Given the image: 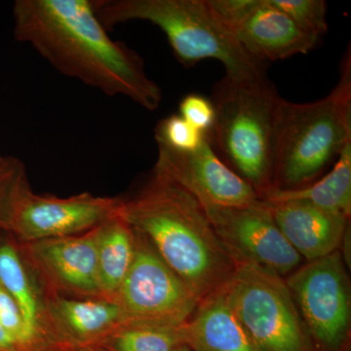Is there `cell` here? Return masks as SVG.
<instances>
[{"label": "cell", "instance_id": "5", "mask_svg": "<svg viewBox=\"0 0 351 351\" xmlns=\"http://www.w3.org/2000/svg\"><path fill=\"white\" fill-rule=\"evenodd\" d=\"M341 66L338 84L325 98L302 104L282 99L272 189L293 191L309 186L334 165L351 142L350 52Z\"/></svg>", "mask_w": 351, "mask_h": 351}, {"label": "cell", "instance_id": "13", "mask_svg": "<svg viewBox=\"0 0 351 351\" xmlns=\"http://www.w3.org/2000/svg\"><path fill=\"white\" fill-rule=\"evenodd\" d=\"M232 34L251 57L265 64L307 54L319 41L299 29L270 0H253Z\"/></svg>", "mask_w": 351, "mask_h": 351}, {"label": "cell", "instance_id": "7", "mask_svg": "<svg viewBox=\"0 0 351 351\" xmlns=\"http://www.w3.org/2000/svg\"><path fill=\"white\" fill-rule=\"evenodd\" d=\"M135 234L133 263L114 300L124 323L182 326L195 313L199 299L151 242L141 233Z\"/></svg>", "mask_w": 351, "mask_h": 351}, {"label": "cell", "instance_id": "22", "mask_svg": "<svg viewBox=\"0 0 351 351\" xmlns=\"http://www.w3.org/2000/svg\"><path fill=\"white\" fill-rule=\"evenodd\" d=\"M29 184L22 161L16 157L0 154V230L7 232L14 202Z\"/></svg>", "mask_w": 351, "mask_h": 351}, {"label": "cell", "instance_id": "11", "mask_svg": "<svg viewBox=\"0 0 351 351\" xmlns=\"http://www.w3.org/2000/svg\"><path fill=\"white\" fill-rule=\"evenodd\" d=\"M98 228L73 237L17 242L46 292L75 299H103L97 274Z\"/></svg>", "mask_w": 351, "mask_h": 351}, {"label": "cell", "instance_id": "19", "mask_svg": "<svg viewBox=\"0 0 351 351\" xmlns=\"http://www.w3.org/2000/svg\"><path fill=\"white\" fill-rule=\"evenodd\" d=\"M263 200L281 202L302 200L327 211L350 219L351 213V142L341 151L332 168L324 177L319 178L304 188L293 191L272 189Z\"/></svg>", "mask_w": 351, "mask_h": 351}, {"label": "cell", "instance_id": "9", "mask_svg": "<svg viewBox=\"0 0 351 351\" xmlns=\"http://www.w3.org/2000/svg\"><path fill=\"white\" fill-rule=\"evenodd\" d=\"M304 326L314 338L338 350L350 327V292L339 251L311 261L287 280Z\"/></svg>", "mask_w": 351, "mask_h": 351}, {"label": "cell", "instance_id": "27", "mask_svg": "<svg viewBox=\"0 0 351 351\" xmlns=\"http://www.w3.org/2000/svg\"><path fill=\"white\" fill-rule=\"evenodd\" d=\"M173 351H193V350L189 346H186V343H182V345L178 346Z\"/></svg>", "mask_w": 351, "mask_h": 351}, {"label": "cell", "instance_id": "17", "mask_svg": "<svg viewBox=\"0 0 351 351\" xmlns=\"http://www.w3.org/2000/svg\"><path fill=\"white\" fill-rule=\"evenodd\" d=\"M193 351H258L228 302L225 288L200 302L184 326Z\"/></svg>", "mask_w": 351, "mask_h": 351}, {"label": "cell", "instance_id": "12", "mask_svg": "<svg viewBox=\"0 0 351 351\" xmlns=\"http://www.w3.org/2000/svg\"><path fill=\"white\" fill-rule=\"evenodd\" d=\"M157 147L154 170L188 191L203 208L244 207L262 200L248 182L219 158L207 137L193 152Z\"/></svg>", "mask_w": 351, "mask_h": 351}, {"label": "cell", "instance_id": "15", "mask_svg": "<svg viewBox=\"0 0 351 351\" xmlns=\"http://www.w3.org/2000/svg\"><path fill=\"white\" fill-rule=\"evenodd\" d=\"M45 302L56 346L96 345L124 323L119 306L108 300L75 299L45 291Z\"/></svg>", "mask_w": 351, "mask_h": 351}, {"label": "cell", "instance_id": "29", "mask_svg": "<svg viewBox=\"0 0 351 351\" xmlns=\"http://www.w3.org/2000/svg\"><path fill=\"white\" fill-rule=\"evenodd\" d=\"M6 232H3V230H0V239H1V235L3 234V233H5Z\"/></svg>", "mask_w": 351, "mask_h": 351}, {"label": "cell", "instance_id": "28", "mask_svg": "<svg viewBox=\"0 0 351 351\" xmlns=\"http://www.w3.org/2000/svg\"><path fill=\"white\" fill-rule=\"evenodd\" d=\"M51 351H64V350H61V348H58V346H57V348H54V350H51Z\"/></svg>", "mask_w": 351, "mask_h": 351}, {"label": "cell", "instance_id": "18", "mask_svg": "<svg viewBox=\"0 0 351 351\" xmlns=\"http://www.w3.org/2000/svg\"><path fill=\"white\" fill-rule=\"evenodd\" d=\"M136 234L121 216L99 226L97 274L101 298L114 302L135 256Z\"/></svg>", "mask_w": 351, "mask_h": 351}, {"label": "cell", "instance_id": "20", "mask_svg": "<svg viewBox=\"0 0 351 351\" xmlns=\"http://www.w3.org/2000/svg\"><path fill=\"white\" fill-rule=\"evenodd\" d=\"M182 326L123 323L93 346L103 351H173L184 343Z\"/></svg>", "mask_w": 351, "mask_h": 351}, {"label": "cell", "instance_id": "8", "mask_svg": "<svg viewBox=\"0 0 351 351\" xmlns=\"http://www.w3.org/2000/svg\"><path fill=\"white\" fill-rule=\"evenodd\" d=\"M122 197L89 193L58 197L25 186L14 202L7 232L17 242L82 234L119 216Z\"/></svg>", "mask_w": 351, "mask_h": 351}, {"label": "cell", "instance_id": "10", "mask_svg": "<svg viewBox=\"0 0 351 351\" xmlns=\"http://www.w3.org/2000/svg\"><path fill=\"white\" fill-rule=\"evenodd\" d=\"M204 210L219 239L237 263H255L282 277L301 265L302 258L279 230L267 201Z\"/></svg>", "mask_w": 351, "mask_h": 351}, {"label": "cell", "instance_id": "24", "mask_svg": "<svg viewBox=\"0 0 351 351\" xmlns=\"http://www.w3.org/2000/svg\"><path fill=\"white\" fill-rule=\"evenodd\" d=\"M179 114L196 130L208 135L213 128L215 108L210 99L200 94H189L180 103Z\"/></svg>", "mask_w": 351, "mask_h": 351}, {"label": "cell", "instance_id": "4", "mask_svg": "<svg viewBox=\"0 0 351 351\" xmlns=\"http://www.w3.org/2000/svg\"><path fill=\"white\" fill-rule=\"evenodd\" d=\"M282 99L267 77L235 80L226 75L215 84L210 98L216 113L207 135L212 147L262 199L274 184Z\"/></svg>", "mask_w": 351, "mask_h": 351}, {"label": "cell", "instance_id": "14", "mask_svg": "<svg viewBox=\"0 0 351 351\" xmlns=\"http://www.w3.org/2000/svg\"><path fill=\"white\" fill-rule=\"evenodd\" d=\"M267 203L284 237L308 262L338 251L348 233V218L311 203L302 200Z\"/></svg>", "mask_w": 351, "mask_h": 351}, {"label": "cell", "instance_id": "2", "mask_svg": "<svg viewBox=\"0 0 351 351\" xmlns=\"http://www.w3.org/2000/svg\"><path fill=\"white\" fill-rule=\"evenodd\" d=\"M120 216L151 242L200 302L225 287L237 267L204 208L154 169L135 195L122 197Z\"/></svg>", "mask_w": 351, "mask_h": 351}, {"label": "cell", "instance_id": "23", "mask_svg": "<svg viewBox=\"0 0 351 351\" xmlns=\"http://www.w3.org/2000/svg\"><path fill=\"white\" fill-rule=\"evenodd\" d=\"M206 137L180 114H171L161 119L156 128L157 145H164L176 152L195 151Z\"/></svg>", "mask_w": 351, "mask_h": 351}, {"label": "cell", "instance_id": "16", "mask_svg": "<svg viewBox=\"0 0 351 351\" xmlns=\"http://www.w3.org/2000/svg\"><path fill=\"white\" fill-rule=\"evenodd\" d=\"M0 285L19 306L34 350H54L57 346L47 322L45 291L9 233L8 239L0 240Z\"/></svg>", "mask_w": 351, "mask_h": 351}, {"label": "cell", "instance_id": "3", "mask_svg": "<svg viewBox=\"0 0 351 351\" xmlns=\"http://www.w3.org/2000/svg\"><path fill=\"white\" fill-rule=\"evenodd\" d=\"M107 31L130 21H145L165 34L178 61L193 68L204 60L223 64L235 80L267 77V64L251 57L221 24L207 0H93Z\"/></svg>", "mask_w": 351, "mask_h": 351}, {"label": "cell", "instance_id": "6", "mask_svg": "<svg viewBox=\"0 0 351 351\" xmlns=\"http://www.w3.org/2000/svg\"><path fill=\"white\" fill-rule=\"evenodd\" d=\"M223 288L258 351H308L306 328L282 276L255 263H237Z\"/></svg>", "mask_w": 351, "mask_h": 351}, {"label": "cell", "instance_id": "25", "mask_svg": "<svg viewBox=\"0 0 351 351\" xmlns=\"http://www.w3.org/2000/svg\"><path fill=\"white\" fill-rule=\"evenodd\" d=\"M0 351H21L12 337L0 324Z\"/></svg>", "mask_w": 351, "mask_h": 351}, {"label": "cell", "instance_id": "21", "mask_svg": "<svg viewBox=\"0 0 351 351\" xmlns=\"http://www.w3.org/2000/svg\"><path fill=\"white\" fill-rule=\"evenodd\" d=\"M302 32L318 39L328 32L327 4L323 0H270Z\"/></svg>", "mask_w": 351, "mask_h": 351}, {"label": "cell", "instance_id": "26", "mask_svg": "<svg viewBox=\"0 0 351 351\" xmlns=\"http://www.w3.org/2000/svg\"><path fill=\"white\" fill-rule=\"evenodd\" d=\"M64 351H103L100 348L94 346H57Z\"/></svg>", "mask_w": 351, "mask_h": 351}, {"label": "cell", "instance_id": "1", "mask_svg": "<svg viewBox=\"0 0 351 351\" xmlns=\"http://www.w3.org/2000/svg\"><path fill=\"white\" fill-rule=\"evenodd\" d=\"M13 17L15 38L64 75L147 110L160 106L162 91L145 73L144 60L108 36L93 0H17Z\"/></svg>", "mask_w": 351, "mask_h": 351}]
</instances>
